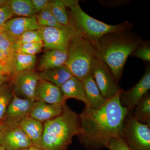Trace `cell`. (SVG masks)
I'll list each match as a JSON object with an SVG mask.
<instances>
[{
    "mask_svg": "<svg viewBox=\"0 0 150 150\" xmlns=\"http://www.w3.org/2000/svg\"><path fill=\"white\" fill-rule=\"evenodd\" d=\"M121 93L107 100L101 107H85L80 114L81 131L77 136L86 149L99 150L106 147L112 139L122 137L124 121L129 110L120 102Z\"/></svg>",
    "mask_w": 150,
    "mask_h": 150,
    "instance_id": "obj_1",
    "label": "cell"
},
{
    "mask_svg": "<svg viewBox=\"0 0 150 150\" xmlns=\"http://www.w3.org/2000/svg\"><path fill=\"white\" fill-rule=\"evenodd\" d=\"M143 42L142 38L129 30L109 33L93 43L97 59L109 67L118 82L128 57Z\"/></svg>",
    "mask_w": 150,
    "mask_h": 150,
    "instance_id": "obj_2",
    "label": "cell"
},
{
    "mask_svg": "<svg viewBox=\"0 0 150 150\" xmlns=\"http://www.w3.org/2000/svg\"><path fill=\"white\" fill-rule=\"evenodd\" d=\"M81 131L80 115L67 104L62 114L43 123L41 149L45 150H66L73 137Z\"/></svg>",
    "mask_w": 150,
    "mask_h": 150,
    "instance_id": "obj_3",
    "label": "cell"
},
{
    "mask_svg": "<svg viewBox=\"0 0 150 150\" xmlns=\"http://www.w3.org/2000/svg\"><path fill=\"white\" fill-rule=\"evenodd\" d=\"M68 8L69 10L67 12L72 27L81 36L92 43L109 33L129 30L133 27V24L127 21L110 25L98 20L83 10L79 1Z\"/></svg>",
    "mask_w": 150,
    "mask_h": 150,
    "instance_id": "obj_4",
    "label": "cell"
},
{
    "mask_svg": "<svg viewBox=\"0 0 150 150\" xmlns=\"http://www.w3.org/2000/svg\"><path fill=\"white\" fill-rule=\"evenodd\" d=\"M98 60L93 44L84 38L76 36L70 42L65 65L81 81L92 75Z\"/></svg>",
    "mask_w": 150,
    "mask_h": 150,
    "instance_id": "obj_5",
    "label": "cell"
},
{
    "mask_svg": "<svg viewBox=\"0 0 150 150\" xmlns=\"http://www.w3.org/2000/svg\"><path fill=\"white\" fill-rule=\"evenodd\" d=\"M122 138L131 150H150V127L136 120L132 110L125 118Z\"/></svg>",
    "mask_w": 150,
    "mask_h": 150,
    "instance_id": "obj_6",
    "label": "cell"
},
{
    "mask_svg": "<svg viewBox=\"0 0 150 150\" xmlns=\"http://www.w3.org/2000/svg\"><path fill=\"white\" fill-rule=\"evenodd\" d=\"M38 30L42 35L45 50H68L73 38L80 36L74 29L68 27L39 26Z\"/></svg>",
    "mask_w": 150,
    "mask_h": 150,
    "instance_id": "obj_7",
    "label": "cell"
},
{
    "mask_svg": "<svg viewBox=\"0 0 150 150\" xmlns=\"http://www.w3.org/2000/svg\"><path fill=\"white\" fill-rule=\"evenodd\" d=\"M0 146L6 150H24L33 145L19 124L0 122Z\"/></svg>",
    "mask_w": 150,
    "mask_h": 150,
    "instance_id": "obj_8",
    "label": "cell"
},
{
    "mask_svg": "<svg viewBox=\"0 0 150 150\" xmlns=\"http://www.w3.org/2000/svg\"><path fill=\"white\" fill-rule=\"evenodd\" d=\"M92 76L100 93L107 100L123 92L110 68L103 62L98 61Z\"/></svg>",
    "mask_w": 150,
    "mask_h": 150,
    "instance_id": "obj_9",
    "label": "cell"
},
{
    "mask_svg": "<svg viewBox=\"0 0 150 150\" xmlns=\"http://www.w3.org/2000/svg\"><path fill=\"white\" fill-rule=\"evenodd\" d=\"M11 80V87L15 95L35 101V91L40 80L38 73L31 70L14 73Z\"/></svg>",
    "mask_w": 150,
    "mask_h": 150,
    "instance_id": "obj_10",
    "label": "cell"
},
{
    "mask_svg": "<svg viewBox=\"0 0 150 150\" xmlns=\"http://www.w3.org/2000/svg\"><path fill=\"white\" fill-rule=\"evenodd\" d=\"M150 89V68L147 66L144 74L138 83L126 91H123L120 97L121 105L129 111L134 110L142 98L149 93Z\"/></svg>",
    "mask_w": 150,
    "mask_h": 150,
    "instance_id": "obj_11",
    "label": "cell"
},
{
    "mask_svg": "<svg viewBox=\"0 0 150 150\" xmlns=\"http://www.w3.org/2000/svg\"><path fill=\"white\" fill-rule=\"evenodd\" d=\"M39 27L36 18L20 17L11 18L0 29L13 43L24 33L37 30Z\"/></svg>",
    "mask_w": 150,
    "mask_h": 150,
    "instance_id": "obj_12",
    "label": "cell"
},
{
    "mask_svg": "<svg viewBox=\"0 0 150 150\" xmlns=\"http://www.w3.org/2000/svg\"><path fill=\"white\" fill-rule=\"evenodd\" d=\"M34 102L31 100L18 97L13 93L12 99L1 121L11 124H19L23 119L29 116Z\"/></svg>",
    "mask_w": 150,
    "mask_h": 150,
    "instance_id": "obj_13",
    "label": "cell"
},
{
    "mask_svg": "<svg viewBox=\"0 0 150 150\" xmlns=\"http://www.w3.org/2000/svg\"><path fill=\"white\" fill-rule=\"evenodd\" d=\"M35 99L51 104H65L66 101L60 88L40 79L35 91Z\"/></svg>",
    "mask_w": 150,
    "mask_h": 150,
    "instance_id": "obj_14",
    "label": "cell"
},
{
    "mask_svg": "<svg viewBox=\"0 0 150 150\" xmlns=\"http://www.w3.org/2000/svg\"><path fill=\"white\" fill-rule=\"evenodd\" d=\"M65 104H51L35 101L29 116L43 123L61 115Z\"/></svg>",
    "mask_w": 150,
    "mask_h": 150,
    "instance_id": "obj_15",
    "label": "cell"
},
{
    "mask_svg": "<svg viewBox=\"0 0 150 150\" xmlns=\"http://www.w3.org/2000/svg\"><path fill=\"white\" fill-rule=\"evenodd\" d=\"M19 125L33 146L41 149L43 123L28 116L21 121Z\"/></svg>",
    "mask_w": 150,
    "mask_h": 150,
    "instance_id": "obj_16",
    "label": "cell"
},
{
    "mask_svg": "<svg viewBox=\"0 0 150 150\" xmlns=\"http://www.w3.org/2000/svg\"><path fill=\"white\" fill-rule=\"evenodd\" d=\"M66 100L74 98L82 101L86 108H88V103L86 98L82 81L73 76L60 88Z\"/></svg>",
    "mask_w": 150,
    "mask_h": 150,
    "instance_id": "obj_17",
    "label": "cell"
},
{
    "mask_svg": "<svg viewBox=\"0 0 150 150\" xmlns=\"http://www.w3.org/2000/svg\"><path fill=\"white\" fill-rule=\"evenodd\" d=\"M67 51L46 50L40 57L38 70L41 71L64 65L67 60Z\"/></svg>",
    "mask_w": 150,
    "mask_h": 150,
    "instance_id": "obj_18",
    "label": "cell"
},
{
    "mask_svg": "<svg viewBox=\"0 0 150 150\" xmlns=\"http://www.w3.org/2000/svg\"><path fill=\"white\" fill-rule=\"evenodd\" d=\"M82 81L83 84L86 98L88 102V108H98L106 102L107 100L100 93L92 75L87 77Z\"/></svg>",
    "mask_w": 150,
    "mask_h": 150,
    "instance_id": "obj_19",
    "label": "cell"
},
{
    "mask_svg": "<svg viewBox=\"0 0 150 150\" xmlns=\"http://www.w3.org/2000/svg\"><path fill=\"white\" fill-rule=\"evenodd\" d=\"M40 79L47 81L60 88L73 75L65 65L38 73Z\"/></svg>",
    "mask_w": 150,
    "mask_h": 150,
    "instance_id": "obj_20",
    "label": "cell"
},
{
    "mask_svg": "<svg viewBox=\"0 0 150 150\" xmlns=\"http://www.w3.org/2000/svg\"><path fill=\"white\" fill-rule=\"evenodd\" d=\"M37 59L35 55L15 53L13 61L14 73L34 70Z\"/></svg>",
    "mask_w": 150,
    "mask_h": 150,
    "instance_id": "obj_21",
    "label": "cell"
},
{
    "mask_svg": "<svg viewBox=\"0 0 150 150\" xmlns=\"http://www.w3.org/2000/svg\"><path fill=\"white\" fill-rule=\"evenodd\" d=\"M133 115L136 120L150 127V94L148 93L134 108Z\"/></svg>",
    "mask_w": 150,
    "mask_h": 150,
    "instance_id": "obj_22",
    "label": "cell"
},
{
    "mask_svg": "<svg viewBox=\"0 0 150 150\" xmlns=\"http://www.w3.org/2000/svg\"><path fill=\"white\" fill-rule=\"evenodd\" d=\"M8 5L14 14L23 17H37V14L30 0H10Z\"/></svg>",
    "mask_w": 150,
    "mask_h": 150,
    "instance_id": "obj_23",
    "label": "cell"
},
{
    "mask_svg": "<svg viewBox=\"0 0 150 150\" xmlns=\"http://www.w3.org/2000/svg\"><path fill=\"white\" fill-rule=\"evenodd\" d=\"M49 7L53 15L60 24L74 29L71 25L67 9L61 0L51 1Z\"/></svg>",
    "mask_w": 150,
    "mask_h": 150,
    "instance_id": "obj_24",
    "label": "cell"
},
{
    "mask_svg": "<svg viewBox=\"0 0 150 150\" xmlns=\"http://www.w3.org/2000/svg\"><path fill=\"white\" fill-rule=\"evenodd\" d=\"M36 19L39 26L57 28L67 27L63 26L58 22L51 12L49 7V4L47 7L41 11L37 15Z\"/></svg>",
    "mask_w": 150,
    "mask_h": 150,
    "instance_id": "obj_25",
    "label": "cell"
},
{
    "mask_svg": "<svg viewBox=\"0 0 150 150\" xmlns=\"http://www.w3.org/2000/svg\"><path fill=\"white\" fill-rule=\"evenodd\" d=\"M13 96L11 85L4 84L0 87V122L4 117Z\"/></svg>",
    "mask_w": 150,
    "mask_h": 150,
    "instance_id": "obj_26",
    "label": "cell"
},
{
    "mask_svg": "<svg viewBox=\"0 0 150 150\" xmlns=\"http://www.w3.org/2000/svg\"><path fill=\"white\" fill-rule=\"evenodd\" d=\"M43 47V42L13 44V48L15 53L31 55H35L39 53Z\"/></svg>",
    "mask_w": 150,
    "mask_h": 150,
    "instance_id": "obj_27",
    "label": "cell"
},
{
    "mask_svg": "<svg viewBox=\"0 0 150 150\" xmlns=\"http://www.w3.org/2000/svg\"><path fill=\"white\" fill-rule=\"evenodd\" d=\"M43 42L42 35L38 30H33L27 31L22 34L13 43L21 44L29 43Z\"/></svg>",
    "mask_w": 150,
    "mask_h": 150,
    "instance_id": "obj_28",
    "label": "cell"
},
{
    "mask_svg": "<svg viewBox=\"0 0 150 150\" xmlns=\"http://www.w3.org/2000/svg\"><path fill=\"white\" fill-rule=\"evenodd\" d=\"M131 56L139 58L145 62H150V47L149 42H143L132 53Z\"/></svg>",
    "mask_w": 150,
    "mask_h": 150,
    "instance_id": "obj_29",
    "label": "cell"
},
{
    "mask_svg": "<svg viewBox=\"0 0 150 150\" xmlns=\"http://www.w3.org/2000/svg\"><path fill=\"white\" fill-rule=\"evenodd\" d=\"M106 148L109 150H131L122 137L112 139L106 146Z\"/></svg>",
    "mask_w": 150,
    "mask_h": 150,
    "instance_id": "obj_30",
    "label": "cell"
},
{
    "mask_svg": "<svg viewBox=\"0 0 150 150\" xmlns=\"http://www.w3.org/2000/svg\"><path fill=\"white\" fill-rule=\"evenodd\" d=\"M14 13L8 5L0 8V28L13 16Z\"/></svg>",
    "mask_w": 150,
    "mask_h": 150,
    "instance_id": "obj_31",
    "label": "cell"
},
{
    "mask_svg": "<svg viewBox=\"0 0 150 150\" xmlns=\"http://www.w3.org/2000/svg\"><path fill=\"white\" fill-rule=\"evenodd\" d=\"M35 12L38 14L41 11L47 7L51 1L48 0H30Z\"/></svg>",
    "mask_w": 150,
    "mask_h": 150,
    "instance_id": "obj_32",
    "label": "cell"
},
{
    "mask_svg": "<svg viewBox=\"0 0 150 150\" xmlns=\"http://www.w3.org/2000/svg\"><path fill=\"white\" fill-rule=\"evenodd\" d=\"M10 77L9 76H8V75L3 70L0 69V80L7 82L8 80V79H9Z\"/></svg>",
    "mask_w": 150,
    "mask_h": 150,
    "instance_id": "obj_33",
    "label": "cell"
},
{
    "mask_svg": "<svg viewBox=\"0 0 150 150\" xmlns=\"http://www.w3.org/2000/svg\"><path fill=\"white\" fill-rule=\"evenodd\" d=\"M9 1L7 0H0V8L8 5Z\"/></svg>",
    "mask_w": 150,
    "mask_h": 150,
    "instance_id": "obj_34",
    "label": "cell"
},
{
    "mask_svg": "<svg viewBox=\"0 0 150 150\" xmlns=\"http://www.w3.org/2000/svg\"><path fill=\"white\" fill-rule=\"evenodd\" d=\"M24 150H45L43 149H41V148L36 147L34 146H32L28 148V149H26Z\"/></svg>",
    "mask_w": 150,
    "mask_h": 150,
    "instance_id": "obj_35",
    "label": "cell"
},
{
    "mask_svg": "<svg viewBox=\"0 0 150 150\" xmlns=\"http://www.w3.org/2000/svg\"><path fill=\"white\" fill-rule=\"evenodd\" d=\"M6 82L4 81L0 80V87L3 85H4V84H5Z\"/></svg>",
    "mask_w": 150,
    "mask_h": 150,
    "instance_id": "obj_36",
    "label": "cell"
},
{
    "mask_svg": "<svg viewBox=\"0 0 150 150\" xmlns=\"http://www.w3.org/2000/svg\"><path fill=\"white\" fill-rule=\"evenodd\" d=\"M0 150H6L4 148H3V147L0 146Z\"/></svg>",
    "mask_w": 150,
    "mask_h": 150,
    "instance_id": "obj_37",
    "label": "cell"
},
{
    "mask_svg": "<svg viewBox=\"0 0 150 150\" xmlns=\"http://www.w3.org/2000/svg\"><path fill=\"white\" fill-rule=\"evenodd\" d=\"M0 128H1V124H0Z\"/></svg>",
    "mask_w": 150,
    "mask_h": 150,
    "instance_id": "obj_38",
    "label": "cell"
}]
</instances>
